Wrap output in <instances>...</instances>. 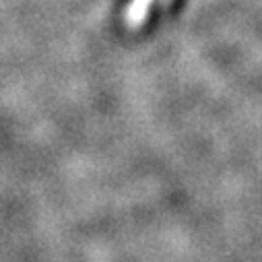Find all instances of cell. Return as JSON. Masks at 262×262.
I'll use <instances>...</instances> for the list:
<instances>
[{
  "label": "cell",
  "mask_w": 262,
  "mask_h": 262,
  "mask_svg": "<svg viewBox=\"0 0 262 262\" xmlns=\"http://www.w3.org/2000/svg\"><path fill=\"white\" fill-rule=\"evenodd\" d=\"M151 3L153 0H133L126 11V23L128 27H139L145 17L149 15V9H151Z\"/></svg>",
  "instance_id": "obj_1"
},
{
  "label": "cell",
  "mask_w": 262,
  "mask_h": 262,
  "mask_svg": "<svg viewBox=\"0 0 262 262\" xmlns=\"http://www.w3.org/2000/svg\"><path fill=\"white\" fill-rule=\"evenodd\" d=\"M161 3H163V5H167V3H169V0H161Z\"/></svg>",
  "instance_id": "obj_2"
}]
</instances>
